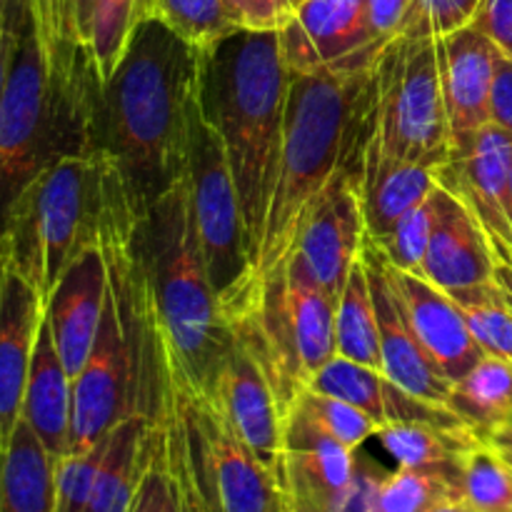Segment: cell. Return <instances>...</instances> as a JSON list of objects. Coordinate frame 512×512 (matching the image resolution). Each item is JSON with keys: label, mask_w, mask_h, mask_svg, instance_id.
<instances>
[{"label": "cell", "mask_w": 512, "mask_h": 512, "mask_svg": "<svg viewBox=\"0 0 512 512\" xmlns=\"http://www.w3.org/2000/svg\"><path fill=\"white\" fill-rule=\"evenodd\" d=\"M378 53L375 48L343 63L290 73L283 148L253 285L288 263L325 190L340 175L363 173L375 133Z\"/></svg>", "instance_id": "1"}, {"label": "cell", "mask_w": 512, "mask_h": 512, "mask_svg": "<svg viewBox=\"0 0 512 512\" xmlns=\"http://www.w3.org/2000/svg\"><path fill=\"white\" fill-rule=\"evenodd\" d=\"M198 75L200 50L158 18H145L135 23L113 78L100 85V145L138 218L185 173Z\"/></svg>", "instance_id": "2"}, {"label": "cell", "mask_w": 512, "mask_h": 512, "mask_svg": "<svg viewBox=\"0 0 512 512\" xmlns=\"http://www.w3.org/2000/svg\"><path fill=\"white\" fill-rule=\"evenodd\" d=\"M288 90L280 30H235L200 50V105L223 138L253 270L278 175Z\"/></svg>", "instance_id": "3"}, {"label": "cell", "mask_w": 512, "mask_h": 512, "mask_svg": "<svg viewBox=\"0 0 512 512\" xmlns=\"http://www.w3.org/2000/svg\"><path fill=\"white\" fill-rule=\"evenodd\" d=\"M135 255L168 358L203 393L233 345L205 265L188 175H180L138 220Z\"/></svg>", "instance_id": "4"}, {"label": "cell", "mask_w": 512, "mask_h": 512, "mask_svg": "<svg viewBox=\"0 0 512 512\" xmlns=\"http://www.w3.org/2000/svg\"><path fill=\"white\" fill-rule=\"evenodd\" d=\"M98 75L50 78L33 15L25 13L0 98V225L15 195L50 160L100 145Z\"/></svg>", "instance_id": "5"}, {"label": "cell", "mask_w": 512, "mask_h": 512, "mask_svg": "<svg viewBox=\"0 0 512 512\" xmlns=\"http://www.w3.org/2000/svg\"><path fill=\"white\" fill-rule=\"evenodd\" d=\"M113 160L103 145L50 160L20 188L0 225V260L43 305L80 250L98 243Z\"/></svg>", "instance_id": "6"}, {"label": "cell", "mask_w": 512, "mask_h": 512, "mask_svg": "<svg viewBox=\"0 0 512 512\" xmlns=\"http://www.w3.org/2000/svg\"><path fill=\"white\" fill-rule=\"evenodd\" d=\"M335 303L298 255L253 285L225 313L235 338L268 375L283 413L315 373L335 358Z\"/></svg>", "instance_id": "7"}, {"label": "cell", "mask_w": 512, "mask_h": 512, "mask_svg": "<svg viewBox=\"0 0 512 512\" xmlns=\"http://www.w3.org/2000/svg\"><path fill=\"white\" fill-rule=\"evenodd\" d=\"M373 143L388 158L438 170L453 150L438 45L428 38L395 35L375 60Z\"/></svg>", "instance_id": "8"}, {"label": "cell", "mask_w": 512, "mask_h": 512, "mask_svg": "<svg viewBox=\"0 0 512 512\" xmlns=\"http://www.w3.org/2000/svg\"><path fill=\"white\" fill-rule=\"evenodd\" d=\"M185 175H188L190 200L198 220L205 265L225 315L253 288V265H250L248 235H245L238 190L230 173L223 138L205 115L198 90L190 105Z\"/></svg>", "instance_id": "9"}, {"label": "cell", "mask_w": 512, "mask_h": 512, "mask_svg": "<svg viewBox=\"0 0 512 512\" xmlns=\"http://www.w3.org/2000/svg\"><path fill=\"white\" fill-rule=\"evenodd\" d=\"M158 328V323H155ZM160 383L213 483L225 512H288L278 480L235 435L210 395L195 388L168 358L160 330L155 333Z\"/></svg>", "instance_id": "10"}, {"label": "cell", "mask_w": 512, "mask_h": 512, "mask_svg": "<svg viewBox=\"0 0 512 512\" xmlns=\"http://www.w3.org/2000/svg\"><path fill=\"white\" fill-rule=\"evenodd\" d=\"M110 280V275H108ZM130 413L135 405L133 343L125 333L123 315L113 285H108L103 320L93 350L73 380V418H70V453H85Z\"/></svg>", "instance_id": "11"}, {"label": "cell", "mask_w": 512, "mask_h": 512, "mask_svg": "<svg viewBox=\"0 0 512 512\" xmlns=\"http://www.w3.org/2000/svg\"><path fill=\"white\" fill-rule=\"evenodd\" d=\"M355 450L325 433L300 408L283 418L275 480L288 512H340L355 480Z\"/></svg>", "instance_id": "12"}, {"label": "cell", "mask_w": 512, "mask_h": 512, "mask_svg": "<svg viewBox=\"0 0 512 512\" xmlns=\"http://www.w3.org/2000/svg\"><path fill=\"white\" fill-rule=\"evenodd\" d=\"M512 173V135L498 125L465 133L453 140L448 163L435 170L440 188L463 200L490 238L512 245V230L505 218V190Z\"/></svg>", "instance_id": "13"}, {"label": "cell", "mask_w": 512, "mask_h": 512, "mask_svg": "<svg viewBox=\"0 0 512 512\" xmlns=\"http://www.w3.org/2000/svg\"><path fill=\"white\" fill-rule=\"evenodd\" d=\"M365 270H368L370 295H373L375 318H378L380 353H383V373L403 385L418 398L430 403L448 405L453 383L435 368L433 360L415 338L408 323L400 295L390 278V263L380 245L365 233L363 250H360Z\"/></svg>", "instance_id": "14"}, {"label": "cell", "mask_w": 512, "mask_h": 512, "mask_svg": "<svg viewBox=\"0 0 512 512\" xmlns=\"http://www.w3.org/2000/svg\"><path fill=\"white\" fill-rule=\"evenodd\" d=\"M205 395L213 398L235 435L275 478L285 413L265 370L235 335L215 373L213 388Z\"/></svg>", "instance_id": "15"}, {"label": "cell", "mask_w": 512, "mask_h": 512, "mask_svg": "<svg viewBox=\"0 0 512 512\" xmlns=\"http://www.w3.org/2000/svg\"><path fill=\"white\" fill-rule=\"evenodd\" d=\"M360 175L345 173L325 190L318 208L305 223L295 253L315 283L338 303L353 263L365 240V218L360 208Z\"/></svg>", "instance_id": "16"}, {"label": "cell", "mask_w": 512, "mask_h": 512, "mask_svg": "<svg viewBox=\"0 0 512 512\" xmlns=\"http://www.w3.org/2000/svg\"><path fill=\"white\" fill-rule=\"evenodd\" d=\"M383 45L370 33L368 0H300L293 18L280 28L290 73L343 63Z\"/></svg>", "instance_id": "17"}, {"label": "cell", "mask_w": 512, "mask_h": 512, "mask_svg": "<svg viewBox=\"0 0 512 512\" xmlns=\"http://www.w3.org/2000/svg\"><path fill=\"white\" fill-rule=\"evenodd\" d=\"M108 285V260L100 243H93L80 250L45 303L50 333L70 380L78 378L80 368L93 350L103 320Z\"/></svg>", "instance_id": "18"}, {"label": "cell", "mask_w": 512, "mask_h": 512, "mask_svg": "<svg viewBox=\"0 0 512 512\" xmlns=\"http://www.w3.org/2000/svg\"><path fill=\"white\" fill-rule=\"evenodd\" d=\"M390 263V260H388ZM390 278L400 295L408 323L435 368L458 383L468 370L485 358V350L473 338L463 310L453 295L425 280L423 275L405 273L390 263Z\"/></svg>", "instance_id": "19"}, {"label": "cell", "mask_w": 512, "mask_h": 512, "mask_svg": "<svg viewBox=\"0 0 512 512\" xmlns=\"http://www.w3.org/2000/svg\"><path fill=\"white\" fill-rule=\"evenodd\" d=\"M45 305L33 285L0 260V455L23 413L25 385Z\"/></svg>", "instance_id": "20"}, {"label": "cell", "mask_w": 512, "mask_h": 512, "mask_svg": "<svg viewBox=\"0 0 512 512\" xmlns=\"http://www.w3.org/2000/svg\"><path fill=\"white\" fill-rule=\"evenodd\" d=\"M433 203V235L420 275L445 293L490 283L495 278V253L478 215L440 185Z\"/></svg>", "instance_id": "21"}, {"label": "cell", "mask_w": 512, "mask_h": 512, "mask_svg": "<svg viewBox=\"0 0 512 512\" xmlns=\"http://www.w3.org/2000/svg\"><path fill=\"white\" fill-rule=\"evenodd\" d=\"M305 388L338 395V398L358 405L365 415L378 423V428L390 423H430L443 425V428H463L465 425L448 405L418 398L403 385L395 383L393 378H388L383 370L353 363L340 355L330 358Z\"/></svg>", "instance_id": "22"}, {"label": "cell", "mask_w": 512, "mask_h": 512, "mask_svg": "<svg viewBox=\"0 0 512 512\" xmlns=\"http://www.w3.org/2000/svg\"><path fill=\"white\" fill-rule=\"evenodd\" d=\"M435 45L445 113L455 140L490 123V90L500 50L473 25L435 40Z\"/></svg>", "instance_id": "23"}, {"label": "cell", "mask_w": 512, "mask_h": 512, "mask_svg": "<svg viewBox=\"0 0 512 512\" xmlns=\"http://www.w3.org/2000/svg\"><path fill=\"white\" fill-rule=\"evenodd\" d=\"M35 438L43 443L50 458L58 463L70 450V418H73V380L60 360L50 333L48 315L43 313L33 348L28 385H25L23 413Z\"/></svg>", "instance_id": "24"}, {"label": "cell", "mask_w": 512, "mask_h": 512, "mask_svg": "<svg viewBox=\"0 0 512 512\" xmlns=\"http://www.w3.org/2000/svg\"><path fill=\"white\" fill-rule=\"evenodd\" d=\"M435 188L438 178L433 168L388 158L370 138L360 175V208L370 238H385L410 210L423 205Z\"/></svg>", "instance_id": "25"}, {"label": "cell", "mask_w": 512, "mask_h": 512, "mask_svg": "<svg viewBox=\"0 0 512 512\" xmlns=\"http://www.w3.org/2000/svg\"><path fill=\"white\" fill-rule=\"evenodd\" d=\"M28 5L50 78L65 83L95 70L90 60L93 0H28Z\"/></svg>", "instance_id": "26"}, {"label": "cell", "mask_w": 512, "mask_h": 512, "mask_svg": "<svg viewBox=\"0 0 512 512\" xmlns=\"http://www.w3.org/2000/svg\"><path fill=\"white\" fill-rule=\"evenodd\" d=\"M0 512H55V460L23 418L0 455Z\"/></svg>", "instance_id": "27"}, {"label": "cell", "mask_w": 512, "mask_h": 512, "mask_svg": "<svg viewBox=\"0 0 512 512\" xmlns=\"http://www.w3.org/2000/svg\"><path fill=\"white\" fill-rule=\"evenodd\" d=\"M150 415L130 413L110 430L105 458L100 463L85 512H128L145 465Z\"/></svg>", "instance_id": "28"}, {"label": "cell", "mask_w": 512, "mask_h": 512, "mask_svg": "<svg viewBox=\"0 0 512 512\" xmlns=\"http://www.w3.org/2000/svg\"><path fill=\"white\" fill-rule=\"evenodd\" d=\"M385 453L398 468H448L458 470L460 458L478 443L483 435L470 425L443 428L430 423H390L380 425L375 433Z\"/></svg>", "instance_id": "29"}, {"label": "cell", "mask_w": 512, "mask_h": 512, "mask_svg": "<svg viewBox=\"0 0 512 512\" xmlns=\"http://www.w3.org/2000/svg\"><path fill=\"white\" fill-rule=\"evenodd\" d=\"M448 408L480 435L512 423V363L485 355L453 383Z\"/></svg>", "instance_id": "30"}, {"label": "cell", "mask_w": 512, "mask_h": 512, "mask_svg": "<svg viewBox=\"0 0 512 512\" xmlns=\"http://www.w3.org/2000/svg\"><path fill=\"white\" fill-rule=\"evenodd\" d=\"M335 355L383 370L378 318L370 295L368 270L360 255L350 268L348 283L335 308Z\"/></svg>", "instance_id": "31"}, {"label": "cell", "mask_w": 512, "mask_h": 512, "mask_svg": "<svg viewBox=\"0 0 512 512\" xmlns=\"http://www.w3.org/2000/svg\"><path fill=\"white\" fill-rule=\"evenodd\" d=\"M453 500H460L458 470L398 468L380 480L368 512H430Z\"/></svg>", "instance_id": "32"}, {"label": "cell", "mask_w": 512, "mask_h": 512, "mask_svg": "<svg viewBox=\"0 0 512 512\" xmlns=\"http://www.w3.org/2000/svg\"><path fill=\"white\" fill-rule=\"evenodd\" d=\"M458 490L460 500L473 512L512 508V468L485 438L460 458Z\"/></svg>", "instance_id": "33"}, {"label": "cell", "mask_w": 512, "mask_h": 512, "mask_svg": "<svg viewBox=\"0 0 512 512\" xmlns=\"http://www.w3.org/2000/svg\"><path fill=\"white\" fill-rule=\"evenodd\" d=\"M455 303L463 310L473 338L485 355H495L512 363V308L495 280L473 288L455 290Z\"/></svg>", "instance_id": "34"}, {"label": "cell", "mask_w": 512, "mask_h": 512, "mask_svg": "<svg viewBox=\"0 0 512 512\" xmlns=\"http://www.w3.org/2000/svg\"><path fill=\"white\" fill-rule=\"evenodd\" d=\"M138 0H93L90 10V60L98 83L105 85L118 70L138 18Z\"/></svg>", "instance_id": "35"}, {"label": "cell", "mask_w": 512, "mask_h": 512, "mask_svg": "<svg viewBox=\"0 0 512 512\" xmlns=\"http://www.w3.org/2000/svg\"><path fill=\"white\" fill-rule=\"evenodd\" d=\"M153 18L198 50L210 48L238 30L225 0H158Z\"/></svg>", "instance_id": "36"}, {"label": "cell", "mask_w": 512, "mask_h": 512, "mask_svg": "<svg viewBox=\"0 0 512 512\" xmlns=\"http://www.w3.org/2000/svg\"><path fill=\"white\" fill-rule=\"evenodd\" d=\"M293 405L350 450H360L365 440L375 438L378 433V423L370 415H365L358 405L348 403L338 395L303 388L295 395Z\"/></svg>", "instance_id": "37"}, {"label": "cell", "mask_w": 512, "mask_h": 512, "mask_svg": "<svg viewBox=\"0 0 512 512\" xmlns=\"http://www.w3.org/2000/svg\"><path fill=\"white\" fill-rule=\"evenodd\" d=\"M433 223H435V203H433V195H430L423 205L410 210V213L405 215V218L400 220V223L385 235V238L375 240V243L380 245L385 258H388L395 268L405 270V273L420 275L425 253H428L430 235H433Z\"/></svg>", "instance_id": "38"}, {"label": "cell", "mask_w": 512, "mask_h": 512, "mask_svg": "<svg viewBox=\"0 0 512 512\" xmlns=\"http://www.w3.org/2000/svg\"><path fill=\"white\" fill-rule=\"evenodd\" d=\"M478 5L480 0H413L398 35L440 40L468 28L478 13Z\"/></svg>", "instance_id": "39"}, {"label": "cell", "mask_w": 512, "mask_h": 512, "mask_svg": "<svg viewBox=\"0 0 512 512\" xmlns=\"http://www.w3.org/2000/svg\"><path fill=\"white\" fill-rule=\"evenodd\" d=\"M108 438L85 453H70L55 463V512H85L88 508Z\"/></svg>", "instance_id": "40"}, {"label": "cell", "mask_w": 512, "mask_h": 512, "mask_svg": "<svg viewBox=\"0 0 512 512\" xmlns=\"http://www.w3.org/2000/svg\"><path fill=\"white\" fill-rule=\"evenodd\" d=\"M128 512H180L173 480H170L168 465H165L163 445L153 430V423H150L148 440H145L143 475H140L138 490H135L133 505Z\"/></svg>", "instance_id": "41"}, {"label": "cell", "mask_w": 512, "mask_h": 512, "mask_svg": "<svg viewBox=\"0 0 512 512\" xmlns=\"http://www.w3.org/2000/svg\"><path fill=\"white\" fill-rule=\"evenodd\" d=\"M238 30H280L295 13L293 0H225Z\"/></svg>", "instance_id": "42"}, {"label": "cell", "mask_w": 512, "mask_h": 512, "mask_svg": "<svg viewBox=\"0 0 512 512\" xmlns=\"http://www.w3.org/2000/svg\"><path fill=\"white\" fill-rule=\"evenodd\" d=\"M470 25L488 35L495 48L512 60V0H480Z\"/></svg>", "instance_id": "43"}, {"label": "cell", "mask_w": 512, "mask_h": 512, "mask_svg": "<svg viewBox=\"0 0 512 512\" xmlns=\"http://www.w3.org/2000/svg\"><path fill=\"white\" fill-rule=\"evenodd\" d=\"M490 123L512 135V60L500 53L490 90Z\"/></svg>", "instance_id": "44"}, {"label": "cell", "mask_w": 512, "mask_h": 512, "mask_svg": "<svg viewBox=\"0 0 512 512\" xmlns=\"http://www.w3.org/2000/svg\"><path fill=\"white\" fill-rule=\"evenodd\" d=\"M413 0H368V20L370 33H373L375 43H388L395 38L403 23L405 13H408Z\"/></svg>", "instance_id": "45"}, {"label": "cell", "mask_w": 512, "mask_h": 512, "mask_svg": "<svg viewBox=\"0 0 512 512\" xmlns=\"http://www.w3.org/2000/svg\"><path fill=\"white\" fill-rule=\"evenodd\" d=\"M25 13H28V0H13V8H10L8 20L0 25V98H3L5 83H8L10 65H13L15 45H18Z\"/></svg>", "instance_id": "46"}, {"label": "cell", "mask_w": 512, "mask_h": 512, "mask_svg": "<svg viewBox=\"0 0 512 512\" xmlns=\"http://www.w3.org/2000/svg\"><path fill=\"white\" fill-rule=\"evenodd\" d=\"M485 440H488L490 445H493L495 450H498L500 455H503L505 460H508V465L512 468V425H500V428H495L493 433L483 435Z\"/></svg>", "instance_id": "47"}, {"label": "cell", "mask_w": 512, "mask_h": 512, "mask_svg": "<svg viewBox=\"0 0 512 512\" xmlns=\"http://www.w3.org/2000/svg\"><path fill=\"white\" fill-rule=\"evenodd\" d=\"M493 280L498 283V288L503 290L505 300H508V305L512 308V263L510 260L495 255V278Z\"/></svg>", "instance_id": "48"}, {"label": "cell", "mask_w": 512, "mask_h": 512, "mask_svg": "<svg viewBox=\"0 0 512 512\" xmlns=\"http://www.w3.org/2000/svg\"><path fill=\"white\" fill-rule=\"evenodd\" d=\"M155 5H158V0H138V8H135V18H138V20L153 18Z\"/></svg>", "instance_id": "49"}, {"label": "cell", "mask_w": 512, "mask_h": 512, "mask_svg": "<svg viewBox=\"0 0 512 512\" xmlns=\"http://www.w3.org/2000/svg\"><path fill=\"white\" fill-rule=\"evenodd\" d=\"M490 243H493V253L495 255H500V258L510 260V263H512V245H508L505 240H500V238H490Z\"/></svg>", "instance_id": "50"}, {"label": "cell", "mask_w": 512, "mask_h": 512, "mask_svg": "<svg viewBox=\"0 0 512 512\" xmlns=\"http://www.w3.org/2000/svg\"><path fill=\"white\" fill-rule=\"evenodd\" d=\"M430 512H473V510H470L465 503H460V500H453V503H445V505H440V508H435Z\"/></svg>", "instance_id": "51"}, {"label": "cell", "mask_w": 512, "mask_h": 512, "mask_svg": "<svg viewBox=\"0 0 512 512\" xmlns=\"http://www.w3.org/2000/svg\"><path fill=\"white\" fill-rule=\"evenodd\" d=\"M505 218H508L510 230H512V173H510V183L508 190H505Z\"/></svg>", "instance_id": "52"}, {"label": "cell", "mask_w": 512, "mask_h": 512, "mask_svg": "<svg viewBox=\"0 0 512 512\" xmlns=\"http://www.w3.org/2000/svg\"><path fill=\"white\" fill-rule=\"evenodd\" d=\"M10 8H13V0H0V25H3L5 20H8Z\"/></svg>", "instance_id": "53"}, {"label": "cell", "mask_w": 512, "mask_h": 512, "mask_svg": "<svg viewBox=\"0 0 512 512\" xmlns=\"http://www.w3.org/2000/svg\"><path fill=\"white\" fill-rule=\"evenodd\" d=\"M300 3V0H293V5H298Z\"/></svg>", "instance_id": "54"}, {"label": "cell", "mask_w": 512, "mask_h": 512, "mask_svg": "<svg viewBox=\"0 0 512 512\" xmlns=\"http://www.w3.org/2000/svg\"><path fill=\"white\" fill-rule=\"evenodd\" d=\"M510 425H512V423H510Z\"/></svg>", "instance_id": "55"}]
</instances>
